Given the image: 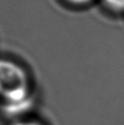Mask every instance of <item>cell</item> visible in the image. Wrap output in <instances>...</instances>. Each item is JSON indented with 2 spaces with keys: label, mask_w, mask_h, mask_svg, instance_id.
I'll return each mask as SVG.
<instances>
[{
  "label": "cell",
  "mask_w": 124,
  "mask_h": 125,
  "mask_svg": "<svg viewBox=\"0 0 124 125\" xmlns=\"http://www.w3.org/2000/svg\"><path fill=\"white\" fill-rule=\"evenodd\" d=\"M0 101L3 111L33 103L28 71L19 63L7 58H0Z\"/></svg>",
  "instance_id": "obj_1"
},
{
  "label": "cell",
  "mask_w": 124,
  "mask_h": 125,
  "mask_svg": "<svg viewBox=\"0 0 124 125\" xmlns=\"http://www.w3.org/2000/svg\"><path fill=\"white\" fill-rule=\"evenodd\" d=\"M12 125H42L40 122L33 121V120H19L14 122Z\"/></svg>",
  "instance_id": "obj_4"
},
{
  "label": "cell",
  "mask_w": 124,
  "mask_h": 125,
  "mask_svg": "<svg viewBox=\"0 0 124 125\" xmlns=\"http://www.w3.org/2000/svg\"><path fill=\"white\" fill-rule=\"evenodd\" d=\"M64 1L74 7H85L93 2L94 0H64Z\"/></svg>",
  "instance_id": "obj_3"
},
{
  "label": "cell",
  "mask_w": 124,
  "mask_h": 125,
  "mask_svg": "<svg viewBox=\"0 0 124 125\" xmlns=\"http://www.w3.org/2000/svg\"><path fill=\"white\" fill-rule=\"evenodd\" d=\"M102 3L111 12L114 13L124 12V0H102Z\"/></svg>",
  "instance_id": "obj_2"
}]
</instances>
